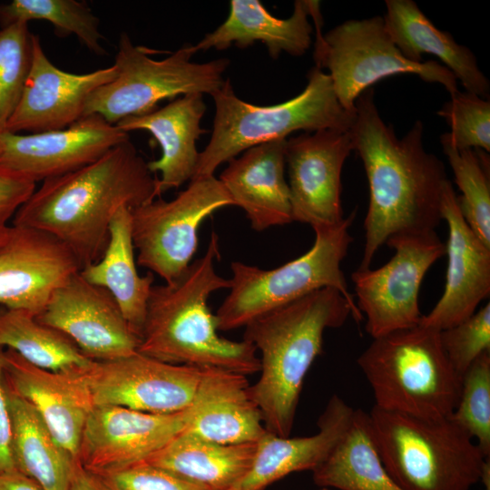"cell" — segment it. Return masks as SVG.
Here are the masks:
<instances>
[{"instance_id":"1","label":"cell","mask_w":490,"mask_h":490,"mask_svg":"<svg viewBox=\"0 0 490 490\" xmlns=\"http://www.w3.org/2000/svg\"><path fill=\"white\" fill-rule=\"evenodd\" d=\"M423 130L422 122L416 121L398 139L380 117L372 88L355 102L349 133L369 188L365 245L358 269L370 268L375 254L388 238L436 230L442 220V196L449 180L444 163L425 150Z\"/></svg>"},{"instance_id":"2","label":"cell","mask_w":490,"mask_h":490,"mask_svg":"<svg viewBox=\"0 0 490 490\" xmlns=\"http://www.w3.org/2000/svg\"><path fill=\"white\" fill-rule=\"evenodd\" d=\"M41 182L15 214L13 225L55 237L74 254L81 270L102 258L118 210L158 197L157 178L130 140L88 165Z\"/></svg>"},{"instance_id":"3","label":"cell","mask_w":490,"mask_h":490,"mask_svg":"<svg viewBox=\"0 0 490 490\" xmlns=\"http://www.w3.org/2000/svg\"><path fill=\"white\" fill-rule=\"evenodd\" d=\"M219 237H211L204 255L191 262L174 280L152 287L137 351L158 360L200 368H218L243 374L259 372L256 348L242 339L218 334L208 299L230 288V279L219 276Z\"/></svg>"},{"instance_id":"4","label":"cell","mask_w":490,"mask_h":490,"mask_svg":"<svg viewBox=\"0 0 490 490\" xmlns=\"http://www.w3.org/2000/svg\"><path fill=\"white\" fill-rule=\"evenodd\" d=\"M349 317L363 318L339 291L323 288L244 326L243 339L261 354L260 377L250 390L268 432L290 436L306 375L322 353L324 332Z\"/></svg>"},{"instance_id":"5","label":"cell","mask_w":490,"mask_h":490,"mask_svg":"<svg viewBox=\"0 0 490 490\" xmlns=\"http://www.w3.org/2000/svg\"><path fill=\"white\" fill-rule=\"evenodd\" d=\"M368 426L387 473L403 490H470L487 460L452 417L421 418L373 407Z\"/></svg>"},{"instance_id":"6","label":"cell","mask_w":490,"mask_h":490,"mask_svg":"<svg viewBox=\"0 0 490 490\" xmlns=\"http://www.w3.org/2000/svg\"><path fill=\"white\" fill-rule=\"evenodd\" d=\"M307 78L308 84L299 95L267 106L240 100L230 80L226 79L211 94L215 104L213 129L209 143L200 152L192 179L213 176L220 164L241 152L273 140L286 139L297 131H349L355 113L341 106L329 75L314 66Z\"/></svg>"},{"instance_id":"7","label":"cell","mask_w":490,"mask_h":490,"mask_svg":"<svg viewBox=\"0 0 490 490\" xmlns=\"http://www.w3.org/2000/svg\"><path fill=\"white\" fill-rule=\"evenodd\" d=\"M357 363L380 409L441 418L456 407L462 377L445 354L440 330L419 324L373 338Z\"/></svg>"},{"instance_id":"8","label":"cell","mask_w":490,"mask_h":490,"mask_svg":"<svg viewBox=\"0 0 490 490\" xmlns=\"http://www.w3.org/2000/svg\"><path fill=\"white\" fill-rule=\"evenodd\" d=\"M355 217L356 211L336 226L313 229L315 241L311 249L273 270L233 261L230 291L215 315L218 330L244 327L266 312L323 288L337 289L358 309L341 270L353 240L349 228Z\"/></svg>"},{"instance_id":"9","label":"cell","mask_w":490,"mask_h":490,"mask_svg":"<svg viewBox=\"0 0 490 490\" xmlns=\"http://www.w3.org/2000/svg\"><path fill=\"white\" fill-rule=\"evenodd\" d=\"M194 54L193 45L186 44L166 58L154 60L148 49L133 44L128 34L122 33L113 64L116 75L89 96L83 117L97 114L116 124L152 112L165 99L189 93L211 95L225 82L223 73L230 60L193 63Z\"/></svg>"},{"instance_id":"10","label":"cell","mask_w":490,"mask_h":490,"mask_svg":"<svg viewBox=\"0 0 490 490\" xmlns=\"http://www.w3.org/2000/svg\"><path fill=\"white\" fill-rule=\"evenodd\" d=\"M311 16L316 27V67L328 70L341 106L355 113L357 98L375 83L399 74H414L428 83L442 84L451 96L458 91L454 74L436 61L414 63L398 50L381 16L348 20L321 33L319 8Z\"/></svg>"},{"instance_id":"11","label":"cell","mask_w":490,"mask_h":490,"mask_svg":"<svg viewBox=\"0 0 490 490\" xmlns=\"http://www.w3.org/2000/svg\"><path fill=\"white\" fill-rule=\"evenodd\" d=\"M230 205H234L230 196L213 175L191 180L173 200L154 199L132 209L137 265L172 282L191 262L202 221Z\"/></svg>"},{"instance_id":"12","label":"cell","mask_w":490,"mask_h":490,"mask_svg":"<svg viewBox=\"0 0 490 490\" xmlns=\"http://www.w3.org/2000/svg\"><path fill=\"white\" fill-rule=\"evenodd\" d=\"M386 244L395 254L385 265L358 269L351 275L356 305L366 317V330L372 338L419 325L421 283L446 254V244L436 230L394 235Z\"/></svg>"},{"instance_id":"13","label":"cell","mask_w":490,"mask_h":490,"mask_svg":"<svg viewBox=\"0 0 490 490\" xmlns=\"http://www.w3.org/2000/svg\"><path fill=\"white\" fill-rule=\"evenodd\" d=\"M202 368L158 360L138 351L108 361L92 360L86 376L94 406H120L152 413L187 409Z\"/></svg>"},{"instance_id":"14","label":"cell","mask_w":490,"mask_h":490,"mask_svg":"<svg viewBox=\"0 0 490 490\" xmlns=\"http://www.w3.org/2000/svg\"><path fill=\"white\" fill-rule=\"evenodd\" d=\"M353 151L349 131L327 129L287 140L289 189L293 221L313 229L339 224L341 172Z\"/></svg>"},{"instance_id":"15","label":"cell","mask_w":490,"mask_h":490,"mask_svg":"<svg viewBox=\"0 0 490 490\" xmlns=\"http://www.w3.org/2000/svg\"><path fill=\"white\" fill-rule=\"evenodd\" d=\"M35 318L67 336L91 360L122 358L136 353L139 347L140 338L113 295L86 280L80 271L54 291Z\"/></svg>"},{"instance_id":"16","label":"cell","mask_w":490,"mask_h":490,"mask_svg":"<svg viewBox=\"0 0 490 490\" xmlns=\"http://www.w3.org/2000/svg\"><path fill=\"white\" fill-rule=\"evenodd\" d=\"M130 140L128 132L97 114L35 133H0V167L43 181L88 165Z\"/></svg>"},{"instance_id":"17","label":"cell","mask_w":490,"mask_h":490,"mask_svg":"<svg viewBox=\"0 0 490 490\" xmlns=\"http://www.w3.org/2000/svg\"><path fill=\"white\" fill-rule=\"evenodd\" d=\"M80 270L78 260L61 240L12 224L0 243V307L37 317L54 291Z\"/></svg>"},{"instance_id":"18","label":"cell","mask_w":490,"mask_h":490,"mask_svg":"<svg viewBox=\"0 0 490 490\" xmlns=\"http://www.w3.org/2000/svg\"><path fill=\"white\" fill-rule=\"evenodd\" d=\"M190 409L152 414L120 406H94L84 426L77 462L90 472L144 461L188 426Z\"/></svg>"},{"instance_id":"19","label":"cell","mask_w":490,"mask_h":490,"mask_svg":"<svg viewBox=\"0 0 490 490\" xmlns=\"http://www.w3.org/2000/svg\"><path fill=\"white\" fill-rule=\"evenodd\" d=\"M116 68L72 74L54 65L33 34L30 71L5 132L35 133L66 128L83 117L89 96L114 79Z\"/></svg>"},{"instance_id":"20","label":"cell","mask_w":490,"mask_h":490,"mask_svg":"<svg viewBox=\"0 0 490 490\" xmlns=\"http://www.w3.org/2000/svg\"><path fill=\"white\" fill-rule=\"evenodd\" d=\"M441 217L448 227L445 290L419 323L440 331L472 316L490 294V247L466 222L450 181L444 188Z\"/></svg>"},{"instance_id":"21","label":"cell","mask_w":490,"mask_h":490,"mask_svg":"<svg viewBox=\"0 0 490 490\" xmlns=\"http://www.w3.org/2000/svg\"><path fill=\"white\" fill-rule=\"evenodd\" d=\"M86 368L54 372L5 349L6 386L29 402L58 443L77 461L81 437L94 405Z\"/></svg>"},{"instance_id":"22","label":"cell","mask_w":490,"mask_h":490,"mask_svg":"<svg viewBox=\"0 0 490 490\" xmlns=\"http://www.w3.org/2000/svg\"><path fill=\"white\" fill-rule=\"evenodd\" d=\"M247 376L202 368L184 431L224 445L258 442L267 432Z\"/></svg>"},{"instance_id":"23","label":"cell","mask_w":490,"mask_h":490,"mask_svg":"<svg viewBox=\"0 0 490 490\" xmlns=\"http://www.w3.org/2000/svg\"><path fill=\"white\" fill-rule=\"evenodd\" d=\"M287 139L253 146L230 160L220 181L257 231L293 221L284 176Z\"/></svg>"},{"instance_id":"24","label":"cell","mask_w":490,"mask_h":490,"mask_svg":"<svg viewBox=\"0 0 490 490\" xmlns=\"http://www.w3.org/2000/svg\"><path fill=\"white\" fill-rule=\"evenodd\" d=\"M205 111L203 94L189 93L172 100L162 108L124 118L115 124L125 132L145 130L158 142L161 157L147 162L152 173L161 174L157 178L158 197L193 178L200 157L196 142L205 132L201 128Z\"/></svg>"},{"instance_id":"25","label":"cell","mask_w":490,"mask_h":490,"mask_svg":"<svg viewBox=\"0 0 490 490\" xmlns=\"http://www.w3.org/2000/svg\"><path fill=\"white\" fill-rule=\"evenodd\" d=\"M354 410L333 395L318 419V431L309 436H279L266 432L257 442L251 466L229 490H266L286 475L311 472L329 455L348 429Z\"/></svg>"},{"instance_id":"26","label":"cell","mask_w":490,"mask_h":490,"mask_svg":"<svg viewBox=\"0 0 490 490\" xmlns=\"http://www.w3.org/2000/svg\"><path fill=\"white\" fill-rule=\"evenodd\" d=\"M313 4L310 0L295 1L291 16L280 19L273 16L259 0H231L227 19L193 45L194 51L224 50L231 44L247 48L261 42L273 59L282 52L303 55L311 44L312 26L308 16Z\"/></svg>"},{"instance_id":"27","label":"cell","mask_w":490,"mask_h":490,"mask_svg":"<svg viewBox=\"0 0 490 490\" xmlns=\"http://www.w3.org/2000/svg\"><path fill=\"white\" fill-rule=\"evenodd\" d=\"M386 6V29L407 59L422 63L424 54L436 55L466 92L488 97L489 81L467 47L458 44L451 34L437 29L414 1L387 0Z\"/></svg>"},{"instance_id":"28","label":"cell","mask_w":490,"mask_h":490,"mask_svg":"<svg viewBox=\"0 0 490 490\" xmlns=\"http://www.w3.org/2000/svg\"><path fill=\"white\" fill-rule=\"evenodd\" d=\"M256 447L257 442L224 445L183 430L142 462L205 490H229L250 470Z\"/></svg>"},{"instance_id":"29","label":"cell","mask_w":490,"mask_h":490,"mask_svg":"<svg viewBox=\"0 0 490 490\" xmlns=\"http://www.w3.org/2000/svg\"><path fill=\"white\" fill-rule=\"evenodd\" d=\"M132 236L131 209L114 214L102 258L80 270L89 282L106 289L114 298L132 332L140 338L154 274L137 270Z\"/></svg>"},{"instance_id":"30","label":"cell","mask_w":490,"mask_h":490,"mask_svg":"<svg viewBox=\"0 0 490 490\" xmlns=\"http://www.w3.org/2000/svg\"><path fill=\"white\" fill-rule=\"evenodd\" d=\"M5 385L15 469L42 490H70L76 460L58 443L35 408Z\"/></svg>"},{"instance_id":"31","label":"cell","mask_w":490,"mask_h":490,"mask_svg":"<svg viewBox=\"0 0 490 490\" xmlns=\"http://www.w3.org/2000/svg\"><path fill=\"white\" fill-rule=\"evenodd\" d=\"M319 488L331 490H403L377 452L368 413L354 410L350 424L327 458L312 471Z\"/></svg>"},{"instance_id":"32","label":"cell","mask_w":490,"mask_h":490,"mask_svg":"<svg viewBox=\"0 0 490 490\" xmlns=\"http://www.w3.org/2000/svg\"><path fill=\"white\" fill-rule=\"evenodd\" d=\"M0 347L54 372L85 368L92 362L64 333L26 311L4 307H0Z\"/></svg>"},{"instance_id":"33","label":"cell","mask_w":490,"mask_h":490,"mask_svg":"<svg viewBox=\"0 0 490 490\" xmlns=\"http://www.w3.org/2000/svg\"><path fill=\"white\" fill-rule=\"evenodd\" d=\"M32 20L46 21L58 36L74 35L90 52L106 54L100 20L85 1L12 0L0 4V28Z\"/></svg>"},{"instance_id":"34","label":"cell","mask_w":490,"mask_h":490,"mask_svg":"<svg viewBox=\"0 0 490 490\" xmlns=\"http://www.w3.org/2000/svg\"><path fill=\"white\" fill-rule=\"evenodd\" d=\"M440 142L462 192L457 197L460 211L475 234L490 247V185L486 152L479 149L456 150L446 133L441 135Z\"/></svg>"},{"instance_id":"35","label":"cell","mask_w":490,"mask_h":490,"mask_svg":"<svg viewBox=\"0 0 490 490\" xmlns=\"http://www.w3.org/2000/svg\"><path fill=\"white\" fill-rule=\"evenodd\" d=\"M33 34L28 23L0 28V133L6 130L30 71Z\"/></svg>"},{"instance_id":"36","label":"cell","mask_w":490,"mask_h":490,"mask_svg":"<svg viewBox=\"0 0 490 490\" xmlns=\"http://www.w3.org/2000/svg\"><path fill=\"white\" fill-rule=\"evenodd\" d=\"M490 456V352L483 353L462 375L461 391L450 416Z\"/></svg>"},{"instance_id":"37","label":"cell","mask_w":490,"mask_h":490,"mask_svg":"<svg viewBox=\"0 0 490 490\" xmlns=\"http://www.w3.org/2000/svg\"><path fill=\"white\" fill-rule=\"evenodd\" d=\"M451 131L446 132L456 150L490 151V103L472 93L457 92L437 112Z\"/></svg>"},{"instance_id":"38","label":"cell","mask_w":490,"mask_h":490,"mask_svg":"<svg viewBox=\"0 0 490 490\" xmlns=\"http://www.w3.org/2000/svg\"><path fill=\"white\" fill-rule=\"evenodd\" d=\"M445 354L462 377L483 353L490 352V303L462 322L440 331Z\"/></svg>"},{"instance_id":"39","label":"cell","mask_w":490,"mask_h":490,"mask_svg":"<svg viewBox=\"0 0 490 490\" xmlns=\"http://www.w3.org/2000/svg\"><path fill=\"white\" fill-rule=\"evenodd\" d=\"M91 473L109 490H205L144 462Z\"/></svg>"},{"instance_id":"40","label":"cell","mask_w":490,"mask_h":490,"mask_svg":"<svg viewBox=\"0 0 490 490\" xmlns=\"http://www.w3.org/2000/svg\"><path fill=\"white\" fill-rule=\"evenodd\" d=\"M35 184L20 173L0 167V243L10 228L8 222L34 192Z\"/></svg>"},{"instance_id":"41","label":"cell","mask_w":490,"mask_h":490,"mask_svg":"<svg viewBox=\"0 0 490 490\" xmlns=\"http://www.w3.org/2000/svg\"><path fill=\"white\" fill-rule=\"evenodd\" d=\"M5 348L0 347V472L16 470L12 456V425L4 376Z\"/></svg>"},{"instance_id":"42","label":"cell","mask_w":490,"mask_h":490,"mask_svg":"<svg viewBox=\"0 0 490 490\" xmlns=\"http://www.w3.org/2000/svg\"><path fill=\"white\" fill-rule=\"evenodd\" d=\"M70 490H109L77 461L74 467Z\"/></svg>"},{"instance_id":"43","label":"cell","mask_w":490,"mask_h":490,"mask_svg":"<svg viewBox=\"0 0 490 490\" xmlns=\"http://www.w3.org/2000/svg\"><path fill=\"white\" fill-rule=\"evenodd\" d=\"M0 490H42L32 479L17 470L0 472Z\"/></svg>"},{"instance_id":"44","label":"cell","mask_w":490,"mask_h":490,"mask_svg":"<svg viewBox=\"0 0 490 490\" xmlns=\"http://www.w3.org/2000/svg\"><path fill=\"white\" fill-rule=\"evenodd\" d=\"M325 490H331V489H328V488H324Z\"/></svg>"},{"instance_id":"45","label":"cell","mask_w":490,"mask_h":490,"mask_svg":"<svg viewBox=\"0 0 490 490\" xmlns=\"http://www.w3.org/2000/svg\"><path fill=\"white\" fill-rule=\"evenodd\" d=\"M319 490H325L324 488H319Z\"/></svg>"}]
</instances>
